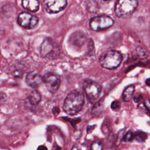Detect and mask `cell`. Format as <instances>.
<instances>
[{
	"mask_svg": "<svg viewBox=\"0 0 150 150\" xmlns=\"http://www.w3.org/2000/svg\"><path fill=\"white\" fill-rule=\"evenodd\" d=\"M84 103L83 94L77 90H73L65 98L63 104V110L67 114L74 115L82 110Z\"/></svg>",
	"mask_w": 150,
	"mask_h": 150,
	"instance_id": "1",
	"label": "cell"
},
{
	"mask_svg": "<svg viewBox=\"0 0 150 150\" xmlns=\"http://www.w3.org/2000/svg\"><path fill=\"white\" fill-rule=\"evenodd\" d=\"M40 54L42 57L48 60L57 59L60 54L59 45L51 38H45L40 47Z\"/></svg>",
	"mask_w": 150,
	"mask_h": 150,
	"instance_id": "2",
	"label": "cell"
},
{
	"mask_svg": "<svg viewBox=\"0 0 150 150\" xmlns=\"http://www.w3.org/2000/svg\"><path fill=\"white\" fill-rule=\"evenodd\" d=\"M122 60V55L121 52L115 50H110L101 56L99 62L103 68L112 70L117 68Z\"/></svg>",
	"mask_w": 150,
	"mask_h": 150,
	"instance_id": "3",
	"label": "cell"
},
{
	"mask_svg": "<svg viewBox=\"0 0 150 150\" xmlns=\"http://www.w3.org/2000/svg\"><path fill=\"white\" fill-rule=\"evenodd\" d=\"M138 5V0H118L114 6L115 15L119 18L128 17L136 10Z\"/></svg>",
	"mask_w": 150,
	"mask_h": 150,
	"instance_id": "4",
	"label": "cell"
},
{
	"mask_svg": "<svg viewBox=\"0 0 150 150\" xmlns=\"http://www.w3.org/2000/svg\"><path fill=\"white\" fill-rule=\"evenodd\" d=\"M114 23V19L107 15H101L92 18L89 21V26L94 31L98 32L110 28Z\"/></svg>",
	"mask_w": 150,
	"mask_h": 150,
	"instance_id": "5",
	"label": "cell"
},
{
	"mask_svg": "<svg viewBox=\"0 0 150 150\" xmlns=\"http://www.w3.org/2000/svg\"><path fill=\"white\" fill-rule=\"evenodd\" d=\"M83 88L87 100L90 102L96 101L101 92L100 84L90 79H86L83 81Z\"/></svg>",
	"mask_w": 150,
	"mask_h": 150,
	"instance_id": "6",
	"label": "cell"
},
{
	"mask_svg": "<svg viewBox=\"0 0 150 150\" xmlns=\"http://www.w3.org/2000/svg\"><path fill=\"white\" fill-rule=\"evenodd\" d=\"M42 80L48 91L52 94H55L58 91L61 84L60 76L52 72L46 73L42 76Z\"/></svg>",
	"mask_w": 150,
	"mask_h": 150,
	"instance_id": "7",
	"label": "cell"
},
{
	"mask_svg": "<svg viewBox=\"0 0 150 150\" xmlns=\"http://www.w3.org/2000/svg\"><path fill=\"white\" fill-rule=\"evenodd\" d=\"M17 22L22 28L30 29L37 26L39 22V18L36 15L30 14L28 12H23L19 14Z\"/></svg>",
	"mask_w": 150,
	"mask_h": 150,
	"instance_id": "8",
	"label": "cell"
},
{
	"mask_svg": "<svg viewBox=\"0 0 150 150\" xmlns=\"http://www.w3.org/2000/svg\"><path fill=\"white\" fill-rule=\"evenodd\" d=\"M46 12L50 14L59 13L67 6V0H43Z\"/></svg>",
	"mask_w": 150,
	"mask_h": 150,
	"instance_id": "9",
	"label": "cell"
},
{
	"mask_svg": "<svg viewBox=\"0 0 150 150\" xmlns=\"http://www.w3.org/2000/svg\"><path fill=\"white\" fill-rule=\"evenodd\" d=\"M87 40L88 38L86 34L81 30H77L73 32L69 38L70 44L77 48L82 47Z\"/></svg>",
	"mask_w": 150,
	"mask_h": 150,
	"instance_id": "10",
	"label": "cell"
},
{
	"mask_svg": "<svg viewBox=\"0 0 150 150\" xmlns=\"http://www.w3.org/2000/svg\"><path fill=\"white\" fill-rule=\"evenodd\" d=\"M25 81L30 87L37 88L43 82L42 76L38 72H30L26 74Z\"/></svg>",
	"mask_w": 150,
	"mask_h": 150,
	"instance_id": "11",
	"label": "cell"
},
{
	"mask_svg": "<svg viewBox=\"0 0 150 150\" xmlns=\"http://www.w3.org/2000/svg\"><path fill=\"white\" fill-rule=\"evenodd\" d=\"M21 4L25 9L32 12H37L40 6L38 0H22Z\"/></svg>",
	"mask_w": 150,
	"mask_h": 150,
	"instance_id": "12",
	"label": "cell"
},
{
	"mask_svg": "<svg viewBox=\"0 0 150 150\" xmlns=\"http://www.w3.org/2000/svg\"><path fill=\"white\" fill-rule=\"evenodd\" d=\"M42 97L39 92L36 90H33L30 92L28 96L29 103L32 105H37L40 102Z\"/></svg>",
	"mask_w": 150,
	"mask_h": 150,
	"instance_id": "13",
	"label": "cell"
},
{
	"mask_svg": "<svg viewBox=\"0 0 150 150\" xmlns=\"http://www.w3.org/2000/svg\"><path fill=\"white\" fill-rule=\"evenodd\" d=\"M135 91V87L134 85H130L127 87L122 94V98L124 102H129L133 97Z\"/></svg>",
	"mask_w": 150,
	"mask_h": 150,
	"instance_id": "14",
	"label": "cell"
},
{
	"mask_svg": "<svg viewBox=\"0 0 150 150\" xmlns=\"http://www.w3.org/2000/svg\"><path fill=\"white\" fill-rule=\"evenodd\" d=\"M135 52L137 55V56L140 59H146L148 54V51L146 50V49L143 47L142 46H138L136 47L135 49Z\"/></svg>",
	"mask_w": 150,
	"mask_h": 150,
	"instance_id": "15",
	"label": "cell"
},
{
	"mask_svg": "<svg viewBox=\"0 0 150 150\" xmlns=\"http://www.w3.org/2000/svg\"><path fill=\"white\" fill-rule=\"evenodd\" d=\"M134 139H135L139 142H142L145 141L148 138L147 134L140 130H138L135 131L134 133Z\"/></svg>",
	"mask_w": 150,
	"mask_h": 150,
	"instance_id": "16",
	"label": "cell"
},
{
	"mask_svg": "<svg viewBox=\"0 0 150 150\" xmlns=\"http://www.w3.org/2000/svg\"><path fill=\"white\" fill-rule=\"evenodd\" d=\"M87 10L91 13H95L99 10V6L97 2L93 0L89 1L88 4H87Z\"/></svg>",
	"mask_w": 150,
	"mask_h": 150,
	"instance_id": "17",
	"label": "cell"
},
{
	"mask_svg": "<svg viewBox=\"0 0 150 150\" xmlns=\"http://www.w3.org/2000/svg\"><path fill=\"white\" fill-rule=\"evenodd\" d=\"M134 139V133L131 131H128L127 133H125L122 138V139L125 142H130L133 141Z\"/></svg>",
	"mask_w": 150,
	"mask_h": 150,
	"instance_id": "18",
	"label": "cell"
},
{
	"mask_svg": "<svg viewBox=\"0 0 150 150\" xmlns=\"http://www.w3.org/2000/svg\"><path fill=\"white\" fill-rule=\"evenodd\" d=\"M94 44L92 39H88L87 40V52L89 54H93L94 53Z\"/></svg>",
	"mask_w": 150,
	"mask_h": 150,
	"instance_id": "19",
	"label": "cell"
},
{
	"mask_svg": "<svg viewBox=\"0 0 150 150\" xmlns=\"http://www.w3.org/2000/svg\"><path fill=\"white\" fill-rule=\"evenodd\" d=\"M90 150H103V144L100 141L93 142L90 146Z\"/></svg>",
	"mask_w": 150,
	"mask_h": 150,
	"instance_id": "20",
	"label": "cell"
},
{
	"mask_svg": "<svg viewBox=\"0 0 150 150\" xmlns=\"http://www.w3.org/2000/svg\"><path fill=\"white\" fill-rule=\"evenodd\" d=\"M121 107V103L118 100L112 101L111 104V108L114 111H118Z\"/></svg>",
	"mask_w": 150,
	"mask_h": 150,
	"instance_id": "21",
	"label": "cell"
},
{
	"mask_svg": "<svg viewBox=\"0 0 150 150\" xmlns=\"http://www.w3.org/2000/svg\"><path fill=\"white\" fill-rule=\"evenodd\" d=\"M7 98V96L5 93L0 92V104L4 103Z\"/></svg>",
	"mask_w": 150,
	"mask_h": 150,
	"instance_id": "22",
	"label": "cell"
},
{
	"mask_svg": "<svg viewBox=\"0 0 150 150\" xmlns=\"http://www.w3.org/2000/svg\"><path fill=\"white\" fill-rule=\"evenodd\" d=\"M142 98V96L141 95H139V96H135L133 98V99H134L135 103H138V102H139V101H140V100H141Z\"/></svg>",
	"mask_w": 150,
	"mask_h": 150,
	"instance_id": "23",
	"label": "cell"
},
{
	"mask_svg": "<svg viewBox=\"0 0 150 150\" xmlns=\"http://www.w3.org/2000/svg\"><path fill=\"white\" fill-rule=\"evenodd\" d=\"M52 111H53V114H54L55 115H57L59 113V112H60V110H59V108L58 107H54V108H53Z\"/></svg>",
	"mask_w": 150,
	"mask_h": 150,
	"instance_id": "24",
	"label": "cell"
},
{
	"mask_svg": "<svg viewBox=\"0 0 150 150\" xmlns=\"http://www.w3.org/2000/svg\"><path fill=\"white\" fill-rule=\"evenodd\" d=\"M36 150H47V148L45 145H40L38 147Z\"/></svg>",
	"mask_w": 150,
	"mask_h": 150,
	"instance_id": "25",
	"label": "cell"
},
{
	"mask_svg": "<svg viewBox=\"0 0 150 150\" xmlns=\"http://www.w3.org/2000/svg\"><path fill=\"white\" fill-rule=\"evenodd\" d=\"M145 83L146 84L147 86H150V84H149V78H148L146 81H145Z\"/></svg>",
	"mask_w": 150,
	"mask_h": 150,
	"instance_id": "26",
	"label": "cell"
},
{
	"mask_svg": "<svg viewBox=\"0 0 150 150\" xmlns=\"http://www.w3.org/2000/svg\"><path fill=\"white\" fill-rule=\"evenodd\" d=\"M71 150H79L78 149V148H77V146H73L72 148H71Z\"/></svg>",
	"mask_w": 150,
	"mask_h": 150,
	"instance_id": "27",
	"label": "cell"
},
{
	"mask_svg": "<svg viewBox=\"0 0 150 150\" xmlns=\"http://www.w3.org/2000/svg\"><path fill=\"white\" fill-rule=\"evenodd\" d=\"M101 1H110L111 0H101Z\"/></svg>",
	"mask_w": 150,
	"mask_h": 150,
	"instance_id": "28",
	"label": "cell"
}]
</instances>
